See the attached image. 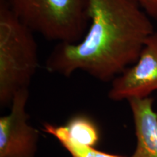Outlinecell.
I'll use <instances>...</instances> for the list:
<instances>
[{"mask_svg": "<svg viewBox=\"0 0 157 157\" xmlns=\"http://www.w3.org/2000/svg\"><path fill=\"white\" fill-rule=\"evenodd\" d=\"M134 119L136 148L130 157H157V113L154 99L147 97L128 100Z\"/></svg>", "mask_w": 157, "mask_h": 157, "instance_id": "6", "label": "cell"}, {"mask_svg": "<svg viewBox=\"0 0 157 157\" xmlns=\"http://www.w3.org/2000/svg\"><path fill=\"white\" fill-rule=\"evenodd\" d=\"M39 66L34 32L0 0V105H11L17 92L29 89Z\"/></svg>", "mask_w": 157, "mask_h": 157, "instance_id": "2", "label": "cell"}, {"mask_svg": "<svg viewBox=\"0 0 157 157\" xmlns=\"http://www.w3.org/2000/svg\"><path fill=\"white\" fill-rule=\"evenodd\" d=\"M44 131L56 137L72 157H125L98 151L94 147L84 146L74 141L68 135L64 126L44 124Z\"/></svg>", "mask_w": 157, "mask_h": 157, "instance_id": "7", "label": "cell"}, {"mask_svg": "<svg viewBox=\"0 0 157 157\" xmlns=\"http://www.w3.org/2000/svg\"><path fill=\"white\" fill-rule=\"evenodd\" d=\"M135 1L149 17L157 19V0H135Z\"/></svg>", "mask_w": 157, "mask_h": 157, "instance_id": "9", "label": "cell"}, {"mask_svg": "<svg viewBox=\"0 0 157 157\" xmlns=\"http://www.w3.org/2000/svg\"><path fill=\"white\" fill-rule=\"evenodd\" d=\"M88 15L82 39L58 43L46 68L66 77L82 71L101 82H112L137 61L154 25L135 0H89Z\"/></svg>", "mask_w": 157, "mask_h": 157, "instance_id": "1", "label": "cell"}, {"mask_svg": "<svg viewBox=\"0 0 157 157\" xmlns=\"http://www.w3.org/2000/svg\"><path fill=\"white\" fill-rule=\"evenodd\" d=\"M157 90V32L149 36L137 61L111 82L108 96L113 101L149 97Z\"/></svg>", "mask_w": 157, "mask_h": 157, "instance_id": "5", "label": "cell"}, {"mask_svg": "<svg viewBox=\"0 0 157 157\" xmlns=\"http://www.w3.org/2000/svg\"><path fill=\"white\" fill-rule=\"evenodd\" d=\"M71 138L84 146L94 147L100 138L95 123L85 115L74 116L64 126Z\"/></svg>", "mask_w": 157, "mask_h": 157, "instance_id": "8", "label": "cell"}, {"mask_svg": "<svg viewBox=\"0 0 157 157\" xmlns=\"http://www.w3.org/2000/svg\"><path fill=\"white\" fill-rule=\"evenodd\" d=\"M29 89L19 90L11 103V111L0 118V157H35L39 133L29 123L25 111Z\"/></svg>", "mask_w": 157, "mask_h": 157, "instance_id": "4", "label": "cell"}, {"mask_svg": "<svg viewBox=\"0 0 157 157\" xmlns=\"http://www.w3.org/2000/svg\"><path fill=\"white\" fill-rule=\"evenodd\" d=\"M34 33L58 43H76L89 25V0H5Z\"/></svg>", "mask_w": 157, "mask_h": 157, "instance_id": "3", "label": "cell"}]
</instances>
